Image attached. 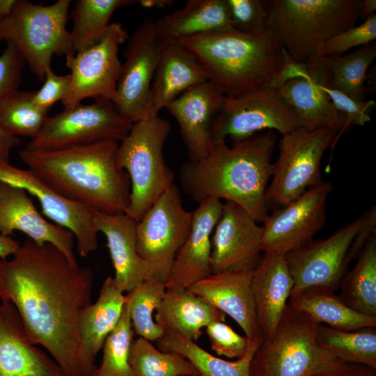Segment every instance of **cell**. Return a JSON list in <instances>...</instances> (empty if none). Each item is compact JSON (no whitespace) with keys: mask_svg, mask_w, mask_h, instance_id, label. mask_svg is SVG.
Returning <instances> with one entry per match:
<instances>
[{"mask_svg":"<svg viewBox=\"0 0 376 376\" xmlns=\"http://www.w3.org/2000/svg\"><path fill=\"white\" fill-rule=\"evenodd\" d=\"M128 0H78L71 12L73 25L70 31L75 53L97 42L107 31L113 12L130 5Z\"/></svg>","mask_w":376,"mask_h":376,"instance_id":"35","label":"cell"},{"mask_svg":"<svg viewBox=\"0 0 376 376\" xmlns=\"http://www.w3.org/2000/svg\"><path fill=\"white\" fill-rule=\"evenodd\" d=\"M340 299L355 311L376 318V233L358 254L353 269L343 277Z\"/></svg>","mask_w":376,"mask_h":376,"instance_id":"33","label":"cell"},{"mask_svg":"<svg viewBox=\"0 0 376 376\" xmlns=\"http://www.w3.org/2000/svg\"><path fill=\"white\" fill-rule=\"evenodd\" d=\"M0 182L35 196L47 217L72 233L79 256L87 257L97 249L98 231L93 224L92 209L62 197L32 171L17 168L9 162L0 161Z\"/></svg>","mask_w":376,"mask_h":376,"instance_id":"17","label":"cell"},{"mask_svg":"<svg viewBox=\"0 0 376 376\" xmlns=\"http://www.w3.org/2000/svg\"><path fill=\"white\" fill-rule=\"evenodd\" d=\"M20 246L19 242L10 236L0 234V260H5L9 256L15 255Z\"/></svg>","mask_w":376,"mask_h":376,"instance_id":"50","label":"cell"},{"mask_svg":"<svg viewBox=\"0 0 376 376\" xmlns=\"http://www.w3.org/2000/svg\"><path fill=\"white\" fill-rule=\"evenodd\" d=\"M363 0H263L267 29L295 61L324 56V46L355 25Z\"/></svg>","mask_w":376,"mask_h":376,"instance_id":"5","label":"cell"},{"mask_svg":"<svg viewBox=\"0 0 376 376\" xmlns=\"http://www.w3.org/2000/svg\"><path fill=\"white\" fill-rule=\"evenodd\" d=\"M171 130L158 116L133 123L118 143L117 162L129 175L130 199L126 214L138 221L157 199L174 184V173L163 149Z\"/></svg>","mask_w":376,"mask_h":376,"instance_id":"7","label":"cell"},{"mask_svg":"<svg viewBox=\"0 0 376 376\" xmlns=\"http://www.w3.org/2000/svg\"><path fill=\"white\" fill-rule=\"evenodd\" d=\"M226 315L188 288H166L155 320L164 331L177 332L194 341L203 328L213 321H225Z\"/></svg>","mask_w":376,"mask_h":376,"instance_id":"27","label":"cell"},{"mask_svg":"<svg viewBox=\"0 0 376 376\" xmlns=\"http://www.w3.org/2000/svg\"><path fill=\"white\" fill-rule=\"evenodd\" d=\"M293 285L285 256L263 253L253 271L251 280L256 320L263 339L269 338L274 334Z\"/></svg>","mask_w":376,"mask_h":376,"instance_id":"26","label":"cell"},{"mask_svg":"<svg viewBox=\"0 0 376 376\" xmlns=\"http://www.w3.org/2000/svg\"><path fill=\"white\" fill-rule=\"evenodd\" d=\"M192 211L190 232L173 263L166 288H188L212 274V236L223 203L209 198Z\"/></svg>","mask_w":376,"mask_h":376,"instance_id":"20","label":"cell"},{"mask_svg":"<svg viewBox=\"0 0 376 376\" xmlns=\"http://www.w3.org/2000/svg\"><path fill=\"white\" fill-rule=\"evenodd\" d=\"M252 274L253 271L212 273L188 289L233 319L249 339L263 338L256 320Z\"/></svg>","mask_w":376,"mask_h":376,"instance_id":"24","label":"cell"},{"mask_svg":"<svg viewBox=\"0 0 376 376\" xmlns=\"http://www.w3.org/2000/svg\"><path fill=\"white\" fill-rule=\"evenodd\" d=\"M333 189L322 182L268 215L263 222V253L285 256L313 240L326 221V205Z\"/></svg>","mask_w":376,"mask_h":376,"instance_id":"16","label":"cell"},{"mask_svg":"<svg viewBox=\"0 0 376 376\" xmlns=\"http://www.w3.org/2000/svg\"><path fill=\"white\" fill-rule=\"evenodd\" d=\"M276 142L275 133L267 130L231 146L226 141L216 143L204 158L182 165L181 187L198 203L209 198L231 201L264 222L269 215L266 189Z\"/></svg>","mask_w":376,"mask_h":376,"instance_id":"2","label":"cell"},{"mask_svg":"<svg viewBox=\"0 0 376 376\" xmlns=\"http://www.w3.org/2000/svg\"><path fill=\"white\" fill-rule=\"evenodd\" d=\"M313 72L314 73L313 71ZM319 83L321 88L328 96L334 107L345 116L349 127L352 125L363 126L370 121V113L376 105L375 101L373 100H357L340 91L324 86L320 81Z\"/></svg>","mask_w":376,"mask_h":376,"instance_id":"45","label":"cell"},{"mask_svg":"<svg viewBox=\"0 0 376 376\" xmlns=\"http://www.w3.org/2000/svg\"><path fill=\"white\" fill-rule=\"evenodd\" d=\"M335 290L311 287L290 295L288 303L318 324L344 331L376 327V318L361 314L349 307Z\"/></svg>","mask_w":376,"mask_h":376,"instance_id":"30","label":"cell"},{"mask_svg":"<svg viewBox=\"0 0 376 376\" xmlns=\"http://www.w3.org/2000/svg\"><path fill=\"white\" fill-rule=\"evenodd\" d=\"M126 295L116 285L112 276L104 280L97 300L81 312L79 330L83 344L93 357L102 350L108 335L118 323Z\"/></svg>","mask_w":376,"mask_h":376,"instance_id":"31","label":"cell"},{"mask_svg":"<svg viewBox=\"0 0 376 376\" xmlns=\"http://www.w3.org/2000/svg\"><path fill=\"white\" fill-rule=\"evenodd\" d=\"M376 57V44L371 42L352 53L325 56L327 79L322 83L357 100H366L368 70Z\"/></svg>","mask_w":376,"mask_h":376,"instance_id":"34","label":"cell"},{"mask_svg":"<svg viewBox=\"0 0 376 376\" xmlns=\"http://www.w3.org/2000/svg\"><path fill=\"white\" fill-rule=\"evenodd\" d=\"M263 340L250 339L246 352L235 361L214 356L195 341L172 331H164L162 338L156 342L159 350L177 353L188 360L198 376H250L252 358Z\"/></svg>","mask_w":376,"mask_h":376,"instance_id":"32","label":"cell"},{"mask_svg":"<svg viewBox=\"0 0 376 376\" xmlns=\"http://www.w3.org/2000/svg\"><path fill=\"white\" fill-rule=\"evenodd\" d=\"M70 3V0H58L45 6L17 0L9 17L0 23V42L14 45L41 81L54 55L75 54L66 28Z\"/></svg>","mask_w":376,"mask_h":376,"instance_id":"8","label":"cell"},{"mask_svg":"<svg viewBox=\"0 0 376 376\" xmlns=\"http://www.w3.org/2000/svg\"><path fill=\"white\" fill-rule=\"evenodd\" d=\"M211 348L219 356L240 359L244 356L250 339L236 332L225 321H213L205 327Z\"/></svg>","mask_w":376,"mask_h":376,"instance_id":"42","label":"cell"},{"mask_svg":"<svg viewBox=\"0 0 376 376\" xmlns=\"http://www.w3.org/2000/svg\"><path fill=\"white\" fill-rule=\"evenodd\" d=\"M324 376H376V368L363 364L350 363L342 370Z\"/></svg>","mask_w":376,"mask_h":376,"instance_id":"49","label":"cell"},{"mask_svg":"<svg viewBox=\"0 0 376 376\" xmlns=\"http://www.w3.org/2000/svg\"><path fill=\"white\" fill-rule=\"evenodd\" d=\"M139 3L146 8H163L172 4V1L169 0H142L139 1Z\"/></svg>","mask_w":376,"mask_h":376,"instance_id":"53","label":"cell"},{"mask_svg":"<svg viewBox=\"0 0 376 376\" xmlns=\"http://www.w3.org/2000/svg\"><path fill=\"white\" fill-rule=\"evenodd\" d=\"M375 0H363L359 11V17L366 19L375 14Z\"/></svg>","mask_w":376,"mask_h":376,"instance_id":"51","label":"cell"},{"mask_svg":"<svg viewBox=\"0 0 376 376\" xmlns=\"http://www.w3.org/2000/svg\"><path fill=\"white\" fill-rule=\"evenodd\" d=\"M226 97L207 81L187 90L165 107L179 124L189 161L204 158L212 149V123Z\"/></svg>","mask_w":376,"mask_h":376,"instance_id":"19","label":"cell"},{"mask_svg":"<svg viewBox=\"0 0 376 376\" xmlns=\"http://www.w3.org/2000/svg\"><path fill=\"white\" fill-rule=\"evenodd\" d=\"M376 38V15L369 17L359 26H353L326 42L325 56H340L349 49L366 45Z\"/></svg>","mask_w":376,"mask_h":376,"instance_id":"43","label":"cell"},{"mask_svg":"<svg viewBox=\"0 0 376 376\" xmlns=\"http://www.w3.org/2000/svg\"><path fill=\"white\" fill-rule=\"evenodd\" d=\"M319 324L288 302L274 334L256 350L250 376H324L348 366L319 345Z\"/></svg>","mask_w":376,"mask_h":376,"instance_id":"6","label":"cell"},{"mask_svg":"<svg viewBox=\"0 0 376 376\" xmlns=\"http://www.w3.org/2000/svg\"><path fill=\"white\" fill-rule=\"evenodd\" d=\"M71 81L70 74L56 75L52 67L45 75L44 84L37 91L33 92L32 101L38 107L49 111L58 101H62L67 95Z\"/></svg>","mask_w":376,"mask_h":376,"instance_id":"46","label":"cell"},{"mask_svg":"<svg viewBox=\"0 0 376 376\" xmlns=\"http://www.w3.org/2000/svg\"><path fill=\"white\" fill-rule=\"evenodd\" d=\"M154 22L146 19L131 36L117 81L113 104L132 123L152 117L151 86L163 42Z\"/></svg>","mask_w":376,"mask_h":376,"instance_id":"15","label":"cell"},{"mask_svg":"<svg viewBox=\"0 0 376 376\" xmlns=\"http://www.w3.org/2000/svg\"><path fill=\"white\" fill-rule=\"evenodd\" d=\"M19 144V137L11 135L0 125V161L9 162L11 150Z\"/></svg>","mask_w":376,"mask_h":376,"instance_id":"48","label":"cell"},{"mask_svg":"<svg viewBox=\"0 0 376 376\" xmlns=\"http://www.w3.org/2000/svg\"><path fill=\"white\" fill-rule=\"evenodd\" d=\"M93 221L98 233L106 237L114 269L113 279L121 292H128L145 281L157 279L137 252L136 220L126 214H109L93 210Z\"/></svg>","mask_w":376,"mask_h":376,"instance_id":"22","label":"cell"},{"mask_svg":"<svg viewBox=\"0 0 376 376\" xmlns=\"http://www.w3.org/2000/svg\"><path fill=\"white\" fill-rule=\"evenodd\" d=\"M93 285L92 271L52 244L27 238L10 260H0V299L15 307L31 342L42 345L65 376H93L97 368L79 330Z\"/></svg>","mask_w":376,"mask_h":376,"instance_id":"1","label":"cell"},{"mask_svg":"<svg viewBox=\"0 0 376 376\" xmlns=\"http://www.w3.org/2000/svg\"><path fill=\"white\" fill-rule=\"evenodd\" d=\"M132 123L123 117L114 104L95 99L49 116L40 132L28 142L30 150H50L103 141L120 143Z\"/></svg>","mask_w":376,"mask_h":376,"instance_id":"11","label":"cell"},{"mask_svg":"<svg viewBox=\"0 0 376 376\" xmlns=\"http://www.w3.org/2000/svg\"><path fill=\"white\" fill-rule=\"evenodd\" d=\"M133 336L125 304L118 323L103 344L102 361L93 376H134L129 361Z\"/></svg>","mask_w":376,"mask_h":376,"instance_id":"40","label":"cell"},{"mask_svg":"<svg viewBox=\"0 0 376 376\" xmlns=\"http://www.w3.org/2000/svg\"><path fill=\"white\" fill-rule=\"evenodd\" d=\"M230 24L238 31L259 33L267 30V13L263 0H226Z\"/></svg>","mask_w":376,"mask_h":376,"instance_id":"41","label":"cell"},{"mask_svg":"<svg viewBox=\"0 0 376 376\" xmlns=\"http://www.w3.org/2000/svg\"><path fill=\"white\" fill-rule=\"evenodd\" d=\"M316 336L319 345L336 358L376 368V327L344 331L320 324Z\"/></svg>","mask_w":376,"mask_h":376,"instance_id":"36","label":"cell"},{"mask_svg":"<svg viewBox=\"0 0 376 376\" xmlns=\"http://www.w3.org/2000/svg\"><path fill=\"white\" fill-rule=\"evenodd\" d=\"M209 81L198 56L180 40L163 39L151 86V114L159 111L187 90Z\"/></svg>","mask_w":376,"mask_h":376,"instance_id":"25","label":"cell"},{"mask_svg":"<svg viewBox=\"0 0 376 376\" xmlns=\"http://www.w3.org/2000/svg\"><path fill=\"white\" fill-rule=\"evenodd\" d=\"M127 37L121 24L111 23L97 42L65 56L71 81L68 93L61 101L64 109L73 108L89 97L115 102L122 65L118 47Z\"/></svg>","mask_w":376,"mask_h":376,"instance_id":"14","label":"cell"},{"mask_svg":"<svg viewBox=\"0 0 376 376\" xmlns=\"http://www.w3.org/2000/svg\"><path fill=\"white\" fill-rule=\"evenodd\" d=\"M129 361L134 376H198L185 358L162 351L142 337L134 340Z\"/></svg>","mask_w":376,"mask_h":376,"instance_id":"38","label":"cell"},{"mask_svg":"<svg viewBox=\"0 0 376 376\" xmlns=\"http://www.w3.org/2000/svg\"><path fill=\"white\" fill-rule=\"evenodd\" d=\"M17 0H0V23L9 17Z\"/></svg>","mask_w":376,"mask_h":376,"instance_id":"52","label":"cell"},{"mask_svg":"<svg viewBox=\"0 0 376 376\" xmlns=\"http://www.w3.org/2000/svg\"><path fill=\"white\" fill-rule=\"evenodd\" d=\"M308 75V64L295 61L283 48L282 64L269 82V86L279 89L284 84L294 79L307 77Z\"/></svg>","mask_w":376,"mask_h":376,"instance_id":"47","label":"cell"},{"mask_svg":"<svg viewBox=\"0 0 376 376\" xmlns=\"http://www.w3.org/2000/svg\"><path fill=\"white\" fill-rule=\"evenodd\" d=\"M376 232V209L343 226L329 237L312 240L285 256L294 285L291 295L311 287L336 290L350 261Z\"/></svg>","mask_w":376,"mask_h":376,"instance_id":"9","label":"cell"},{"mask_svg":"<svg viewBox=\"0 0 376 376\" xmlns=\"http://www.w3.org/2000/svg\"><path fill=\"white\" fill-rule=\"evenodd\" d=\"M307 77L294 79L279 91L295 111L299 127L315 130L331 127L340 130V136L349 127L347 119L334 107L308 68Z\"/></svg>","mask_w":376,"mask_h":376,"instance_id":"28","label":"cell"},{"mask_svg":"<svg viewBox=\"0 0 376 376\" xmlns=\"http://www.w3.org/2000/svg\"><path fill=\"white\" fill-rule=\"evenodd\" d=\"M263 227L243 207L225 201L212 236V273L253 271L263 256Z\"/></svg>","mask_w":376,"mask_h":376,"instance_id":"18","label":"cell"},{"mask_svg":"<svg viewBox=\"0 0 376 376\" xmlns=\"http://www.w3.org/2000/svg\"><path fill=\"white\" fill-rule=\"evenodd\" d=\"M340 130L331 127L315 130L298 127L282 135L279 154L272 164L270 182L266 189L269 205L282 207L323 182L320 163L325 151L340 139Z\"/></svg>","mask_w":376,"mask_h":376,"instance_id":"10","label":"cell"},{"mask_svg":"<svg viewBox=\"0 0 376 376\" xmlns=\"http://www.w3.org/2000/svg\"><path fill=\"white\" fill-rule=\"evenodd\" d=\"M191 221L192 212L183 207L179 189L173 184L136 222L137 252L165 283Z\"/></svg>","mask_w":376,"mask_h":376,"instance_id":"12","label":"cell"},{"mask_svg":"<svg viewBox=\"0 0 376 376\" xmlns=\"http://www.w3.org/2000/svg\"><path fill=\"white\" fill-rule=\"evenodd\" d=\"M0 376H65L31 342L15 307L6 301L0 304Z\"/></svg>","mask_w":376,"mask_h":376,"instance_id":"23","label":"cell"},{"mask_svg":"<svg viewBox=\"0 0 376 376\" xmlns=\"http://www.w3.org/2000/svg\"><path fill=\"white\" fill-rule=\"evenodd\" d=\"M205 66L209 81L226 97L269 85L283 62V47L267 29H228L180 40Z\"/></svg>","mask_w":376,"mask_h":376,"instance_id":"4","label":"cell"},{"mask_svg":"<svg viewBox=\"0 0 376 376\" xmlns=\"http://www.w3.org/2000/svg\"><path fill=\"white\" fill-rule=\"evenodd\" d=\"M32 94L19 91L0 104V125L11 135L32 139L48 118L49 111L36 106Z\"/></svg>","mask_w":376,"mask_h":376,"instance_id":"39","label":"cell"},{"mask_svg":"<svg viewBox=\"0 0 376 376\" xmlns=\"http://www.w3.org/2000/svg\"><path fill=\"white\" fill-rule=\"evenodd\" d=\"M166 290V283L157 279L145 281L126 295L134 331L150 342L157 341L164 333V329L155 320L156 312Z\"/></svg>","mask_w":376,"mask_h":376,"instance_id":"37","label":"cell"},{"mask_svg":"<svg viewBox=\"0 0 376 376\" xmlns=\"http://www.w3.org/2000/svg\"><path fill=\"white\" fill-rule=\"evenodd\" d=\"M162 39L181 40L233 29L226 0H189L185 6L154 22Z\"/></svg>","mask_w":376,"mask_h":376,"instance_id":"29","label":"cell"},{"mask_svg":"<svg viewBox=\"0 0 376 376\" xmlns=\"http://www.w3.org/2000/svg\"><path fill=\"white\" fill-rule=\"evenodd\" d=\"M15 230L26 234L38 245L52 244L77 261L72 233L46 220L24 189L0 182V234L10 236Z\"/></svg>","mask_w":376,"mask_h":376,"instance_id":"21","label":"cell"},{"mask_svg":"<svg viewBox=\"0 0 376 376\" xmlns=\"http://www.w3.org/2000/svg\"><path fill=\"white\" fill-rule=\"evenodd\" d=\"M118 143L103 141L40 151L24 148L19 156L62 197L106 214H125L131 185L117 162Z\"/></svg>","mask_w":376,"mask_h":376,"instance_id":"3","label":"cell"},{"mask_svg":"<svg viewBox=\"0 0 376 376\" xmlns=\"http://www.w3.org/2000/svg\"><path fill=\"white\" fill-rule=\"evenodd\" d=\"M299 127L293 109L279 89L269 85L235 97H226L211 130L213 146L230 138L233 143L260 131L275 130L282 135Z\"/></svg>","mask_w":376,"mask_h":376,"instance_id":"13","label":"cell"},{"mask_svg":"<svg viewBox=\"0 0 376 376\" xmlns=\"http://www.w3.org/2000/svg\"><path fill=\"white\" fill-rule=\"evenodd\" d=\"M25 64L14 45L6 43L0 55V104L19 91Z\"/></svg>","mask_w":376,"mask_h":376,"instance_id":"44","label":"cell"}]
</instances>
